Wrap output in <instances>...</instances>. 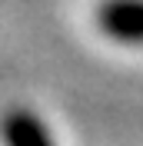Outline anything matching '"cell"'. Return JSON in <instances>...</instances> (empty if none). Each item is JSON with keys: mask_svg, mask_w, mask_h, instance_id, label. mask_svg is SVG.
Returning a JSON list of instances; mask_svg holds the SVG:
<instances>
[{"mask_svg": "<svg viewBox=\"0 0 143 146\" xmlns=\"http://www.w3.org/2000/svg\"><path fill=\"white\" fill-rule=\"evenodd\" d=\"M97 27L123 46H143V0H103L97 7Z\"/></svg>", "mask_w": 143, "mask_h": 146, "instance_id": "obj_1", "label": "cell"}, {"mask_svg": "<svg viewBox=\"0 0 143 146\" xmlns=\"http://www.w3.org/2000/svg\"><path fill=\"white\" fill-rule=\"evenodd\" d=\"M3 143L7 146H53L50 129L30 113V110H10L0 123Z\"/></svg>", "mask_w": 143, "mask_h": 146, "instance_id": "obj_2", "label": "cell"}]
</instances>
